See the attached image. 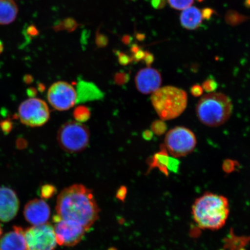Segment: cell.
I'll use <instances>...</instances> for the list:
<instances>
[{"mask_svg":"<svg viewBox=\"0 0 250 250\" xmlns=\"http://www.w3.org/2000/svg\"><path fill=\"white\" fill-rule=\"evenodd\" d=\"M236 165V163L235 161L230 160V159H226V160L224 162L223 165V170L227 172V173H230V172L234 170Z\"/></svg>","mask_w":250,"mask_h":250,"instance_id":"obj_24","label":"cell"},{"mask_svg":"<svg viewBox=\"0 0 250 250\" xmlns=\"http://www.w3.org/2000/svg\"><path fill=\"white\" fill-rule=\"evenodd\" d=\"M168 152L164 145H162L161 151L156 153L153 157L150 159L149 162V171H151L152 168H158L166 176H168L169 172L167 169V166L169 156Z\"/></svg>","mask_w":250,"mask_h":250,"instance_id":"obj_17","label":"cell"},{"mask_svg":"<svg viewBox=\"0 0 250 250\" xmlns=\"http://www.w3.org/2000/svg\"><path fill=\"white\" fill-rule=\"evenodd\" d=\"M229 203L224 196L207 193L196 200L192 215L198 226L205 229L217 230L226 224L229 215Z\"/></svg>","mask_w":250,"mask_h":250,"instance_id":"obj_2","label":"cell"},{"mask_svg":"<svg viewBox=\"0 0 250 250\" xmlns=\"http://www.w3.org/2000/svg\"><path fill=\"white\" fill-rule=\"evenodd\" d=\"M0 250H26L24 231L20 227H14L0 239Z\"/></svg>","mask_w":250,"mask_h":250,"instance_id":"obj_14","label":"cell"},{"mask_svg":"<svg viewBox=\"0 0 250 250\" xmlns=\"http://www.w3.org/2000/svg\"><path fill=\"white\" fill-rule=\"evenodd\" d=\"M151 101L161 120L169 121L180 117L186 110L188 95L179 87L165 86L152 94Z\"/></svg>","mask_w":250,"mask_h":250,"instance_id":"obj_4","label":"cell"},{"mask_svg":"<svg viewBox=\"0 0 250 250\" xmlns=\"http://www.w3.org/2000/svg\"><path fill=\"white\" fill-rule=\"evenodd\" d=\"M96 42L99 47H104L107 45L108 39L107 37L103 34L98 33L97 34Z\"/></svg>","mask_w":250,"mask_h":250,"instance_id":"obj_26","label":"cell"},{"mask_svg":"<svg viewBox=\"0 0 250 250\" xmlns=\"http://www.w3.org/2000/svg\"><path fill=\"white\" fill-rule=\"evenodd\" d=\"M2 233V228H1V226H0V237H1Z\"/></svg>","mask_w":250,"mask_h":250,"instance_id":"obj_37","label":"cell"},{"mask_svg":"<svg viewBox=\"0 0 250 250\" xmlns=\"http://www.w3.org/2000/svg\"><path fill=\"white\" fill-rule=\"evenodd\" d=\"M202 86L206 92L211 93L215 92V90L217 89L218 83L214 79L209 78L203 83Z\"/></svg>","mask_w":250,"mask_h":250,"instance_id":"obj_21","label":"cell"},{"mask_svg":"<svg viewBox=\"0 0 250 250\" xmlns=\"http://www.w3.org/2000/svg\"><path fill=\"white\" fill-rule=\"evenodd\" d=\"M204 19L203 12L194 7L187 8L181 13V23L184 27L189 30H195L201 24Z\"/></svg>","mask_w":250,"mask_h":250,"instance_id":"obj_15","label":"cell"},{"mask_svg":"<svg viewBox=\"0 0 250 250\" xmlns=\"http://www.w3.org/2000/svg\"><path fill=\"white\" fill-rule=\"evenodd\" d=\"M84 108H78L77 109V110L75 111L74 115L76 116V118L79 121L81 120H83V114L84 115H86L87 117H89V112L87 111V109H86V110H84Z\"/></svg>","mask_w":250,"mask_h":250,"instance_id":"obj_28","label":"cell"},{"mask_svg":"<svg viewBox=\"0 0 250 250\" xmlns=\"http://www.w3.org/2000/svg\"><path fill=\"white\" fill-rule=\"evenodd\" d=\"M152 132L157 135L161 136L164 134L167 130V125L164 121H156L151 126Z\"/></svg>","mask_w":250,"mask_h":250,"instance_id":"obj_20","label":"cell"},{"mask_svg":"<svg viewBox=\"0 0 250 250\" xmlns=\"http://www.w3.org/2000/svg\"><path fill=\"white\" fill-rule=\"evenodd\" d=\"M26 250H54L56 241L54 228L46 223L24 231Z\"/></svg>","mask_w":250,"mask_h":250,"instance_id":"obj_8","label":"cell"},{"mask_svg":"<svg viewBox=\"0 0 250 250\" xmlns=\"http://www.w3.org/2000/svg\"><path fill=\"white\" fill-rule=\"evenodd\" d=\"M77 26L78 24L76 21L73 19L68 18L65 19L62 21H61L60 23L56 25L55 28L56 31L65 29L68 31H73L76 30Z\"/></svg>","mask_w":250,"mask_h":250,"instance_id":"obj_18","label":"cell"},{"mask_svg":"<svg viewBox=\"0 0 250 250\" xmlns=\"http://www.w3.org/2000/svg\"><path fill=\"white\" fill-rule=\"evenodd\" d=\"M180 162L177 160L176 158L170 157L168 159L167 169L168 172H173V173H177L179 170Z\"/></svg>","mask_w":250,"mask_h":250,"instance_id":"obj_23","label":"cell"},{"mask_svg":"<svg viewBox=\"0 0 250 250\" xmlns=\"http://www.w3.org/2000/svg\"><path fill=\"white\" fill-rule=\"evenodd\" d=\"M20 201L17 193L7 187H0V221L7 223L17 215Z\"/></svg>","mask_w":250,"mask_h":250,"instance_id":"obj_13","label":"cell"},{"mask_svg":"<svg viewBox=\"0 0 250 250\" xmlns=\"http://www.w3.org/2000/svg\"><path fill=\"white\" fill-rule=\"evenodd\" d=\"M0 127L5 133H9L12 129V125L11 122L5 121L0 123Z\"/></svg>","mask_w":250,"mask_h":250,"instance_id":"obj_30","label":"cell"},{"mask_svg":"<svg viewBox=\"0 0 250 250\" xmlns=\"http://www.w3.org/2000/svg\"><path fill=\"white\" fill-rule=\"evenodd\" d=\"M18 14V6L14 0H0V24L13 22Z\"/></svg>","mask_w":250,"mask_h":250,"instance_id":"obj_16","label":"cell"},{"mask_svg":"<svg viewBox=\"0 0 250 250\" xmlns=\"http://www.w3.org/2000/svg\"><path fill=\"white\" fill-rule=\"evenodd\" d=\"M56 210L62 219L76 222L86 231L99 217L100 208L92 190L82 184L62 189L58 196Z\"/></svg>","mask_w":250,"mask_h":250,"instance_id":"obj_1","label":"cell"},{"mask_svg":"<svg viewBox=\"0 0 250 250\" xmlns=\"http://www.w3.org/2000/svg\"><path fill=\"white\" fill-rule=\"evenodd\" d=\"M117 55L118 56L119 62L120 63L123 65H126L129 63L132 59L129 56L124 54L121 52H117Z\"/></svg>","mask_w":250,"mask_h":250,"instance_id":"obj_27","label":"cell"},{"mask_svg":"<svg viewBox=\"0 0 250 250\" xmlns=\"http://www.w3.org/2000/svg\"><path fill=\"white\" fill-rule=\"evenodd\" d=\"M18 116L21 123L26 126H42L49 120V109L42 100L30 98L20 105Z\"/></svg>","mask_w":250,"mask_h":250,"instance_id":"obj_7","label":"cell"},{"mask_svg":"<svg viewBox=\"0 0 250 250\" xmlns=\"http://www.w3.org/2000/svg\"><path fill=\"white\" fill-rule=\"evenodd\" d=\"M136 88L140 93L148 95L160 88L162 84L161 73L151 67L143 68L138 72L135 77Z\"/></svg>","mask_w":250,"mask_h":250,"instance_id":"obj_12","label":"cell"},{"mask_svg":"<svg viewBox=\"0 0 250 250\" xmlns=\"http://www.w3.org/2000/svg\"><path fill=\"white\" fill-rule=\"evenodd\" d=\"M47 98L53 108L58 111H67L76 104L77 93L71 84L59 81L50 86Z\"/></svg>","mask_w":250,"mask_h":250,"instance_id":"obj_10","label":"cell"},{"mask_svg":"<svg viewBox=\"0 0 250 250\" xmlns=\"http://www.w3.org/2000/svg\"><path fill=\"white\" fill-rule=\"evenodd\" d=\"M56 188L52 185H45L41 189V194L43 199H49L55 194Z\"/></svg>","mask_w":250,"mask_h":250,"instance_id":"obj_22","label":"cell"},{"mask_svg":"<svg viewBox=\"0 0 250 250\" xmlns=\"http://www.w3.org/2000/svg\"><path fill=\"white\" fill-rule=\"evenodd\" d=\"M127 193V189L126 187H122L120 189L118 190L117 193V198L121 200V201H124L125 198H126Z\"/></svg>","mask_w":250,"mask_h":250,"instance_id":"obj_31","label":"cell"},{"mask_svg":"<svg viewBox=\"0 0 250 250\" xmlns=\"http://www.w3.org/2000/svg\"><path fill=\"white\" fill-rule=\"evenodd\" d=\"M23 213L28 223L33 226H38L48 222L51 215V210L43 199H36L27 203Z\"/></svg>","mask_w":250,"mask_h":250,"instance_id":"obj_11","label":"cell"},{"mask_svg":"<svg viewBox=\"0 0 250 250\" xmlns=\"http://www.w3.org/2000/svg\"><path fill=\"white\" fill-rule=\"evenodd\" d=\"M29 33L31 36H37V34H38V30L36 29L35 27L31 26L29 29Z\"/></svg>","mask_w":250,"mask_h":250,"instance_id":"obj_34","label":"cell"},{"mask_svg":"<svg viewBox=\"0 0 250 250\" xmlns=\"http://www.w3.org/2000/svg\"><path fill=\"white\" fill-rule=\"evenodd\" d=\"M190 92L193 96L195 97V98H200V97L203 96L204 90H203L201 85L196 84V85H193L190 87Z\"/></svg>","mask_w":250,"mask_h":250,"instance_id":"obj_25","label":"cell"},{"mask_svg":"<svg viewBox=\"0 0 250 250\" xmlns=\"http://www.w3.org/2000/svg\"><path fill=\"white\" fill-rule=\"evenodd\" d=\"M196 145V137L191 130L184 126H177L166 134L164 145L173 157L181 158L191 154Z\"/></svg>","mask_w":250,"mask_h":250,"instance_id":"obj_6","label":"cell"},{"mask_svg":"<svg viewBox=\"0 0 250 250\" xmlns=\"http://www.w3.org/2000/svg\"><path fill=\"white\" fill-rule=\"evenodd\" d=\"M146 52L139 48L137 51L133 53V59L136 61H140L145 59Z\"/></svg>","mask_w":250,"mask_h":250,"instance_id":"obj_29","label":"cell"},{"mask_svg":"<svg viewBox=\"0 0 250 250\" xmlns=\"http://www.w3.org/2000/svg\"><path fill=\"white\" fill-rule=\"evenodd\" d=\"M123 40V42H124L125 43H129L131 42V37L129 36H125L124 37Z\"/></svg>","mask_w":250,"mask_h":250,"instance_id":"obj_35","label":"cell"},{"mask_svg":"<svg viewBox=\"0 0 250 250\" xmlns=\"http://www.w3.org/2000/svg\"><path fill=\"white\" fill-rule=\"evenodd\" d=\"M152 5L156 9L161 8L165 4V0H152Z\"/></svg>","mask_w":250,"mask_h":250,"instance_id":"obj_32","label":"cell"},{"mask_svg":"<svg viewBox=\"0 0 250 250\" xmlns=\"http://www.w3.org/2000/svg\"><path fill=\"white\" fill-rule=\"evenodd\" d=\"M171 7L174 9H185L190 7L194 0H167Z\"/></svg>","mask_w":250,"mask_h":250,"instance_id":"obj_19","label":"cell"},{"mask_svg":"<svg viewBox=\"0 0 250 250\" xmlns=\"http://www.w3.org/2000/svg\"><path fill=\"white\" fill-rule=\"evenodd\" d=\"M3 50H4V46H3L2 42L0 41V54H1Z\"/></svg>","mask_w":250,"mask_h":250,"instance_id":"obj_36","label":"cell"},{"mask_svg":"<svg viewBox=\"0 0 250 250\" xmlns=\"http://www.w3.org/2000/svg\"><path fill=\"white\" fill-rule=\"evenodd\" d=\"M144 60L145 61L146 64L147 65H151L153 61H154V56L150 53L146 52L145 59Z\"/></svg>","mask_w":250,"mask_h":250,"instance_id":"obj_33","label":"cell"},{"mask_svg":"<svg viewBox=\"0 0 250 250\" xmlns=\"http://www.w3.org/2000/svg\"><path fill=\"white\" fill-rule=\"evenodd\" d=\"M54 227L56 241L62 246L73 247L79 243L83 238L86 230L76 222L65 220L59 215L54 218Z\"/></svg>","mask_w":250,"mask_h":250,"instance_id":"obj_9","label":"cell"},{"mask_svg":"<svg viewBox=\"0 0 250 250\" xmlns=\"http://www.w3.org/2000/svg\"><path fill=\"white\" fill-rule=\"evenodd\" d=\"M233 103L226 94L211 92L203 95L196 105V114L206 126L216 127L226 124L233 112Z\"/></svg>","mask_w":250,"mask_h":250,"instance_id":"obj_3","label":"cell"},{"mask_svg":"<svg viewBox=\"0 0 250 250\" xmlns=\"http://www.w3.org/2000/svg\"><path fill=\"white\" fill-rule=\"evenodd\" d=\"M57 140L61 148L65 152H82L89 145V130L79 122L68 121L59 129Z\"/></svg>","mask_w":250,"mask_h":250,"instance_id":"obj_5","label":"cell"}]
</instances>
